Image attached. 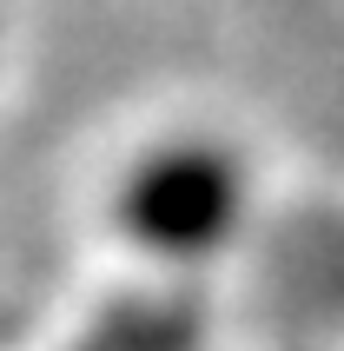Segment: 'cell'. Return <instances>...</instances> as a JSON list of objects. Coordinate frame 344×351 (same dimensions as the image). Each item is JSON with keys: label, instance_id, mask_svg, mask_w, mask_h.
<instances>
[{"label": "cell", "instance_id": "cell-1", "mask_svg": "<svg viewBox=\"0 0 344 351\" xmlns=\"http://www.w3.org/2000/svg\"><path fill=\"white\" fill-rule=\"evenodd\" d=\"M245 219V166L212 139H166L119 179V226L153 258H206Z\"/></svg>", "mask_w": 344, "mask_h": 351}]
</instances>
